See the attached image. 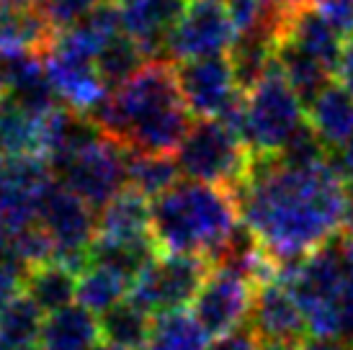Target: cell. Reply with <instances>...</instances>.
I'll return each mask as SVG.
<instances>
[{"label":"cell","mask_w":353,"mask_h":350,"mask_svg":"<svg viewBox=\"0 0 353 350\" xmlns=\"http://www.w3.org/2000/svg\"><path fill=\"white\" fill-rule=\"evenodd\" d=\"M299 350H353L345 338H307Z\"/></svg>","instance_id":"d6a6232c"},{"label":"cell","mask_w":353,"mask_h":350,"mask_svg":"<svg viewBox=\"0 0 353 350\" xmlns=\"http://www.w3.org/2000/svg\"><path fill=\"white\" fill-rule=\"evenodd\" d=\"M157 258V245L152 237L142 240H108L96 237L88 250V265L111 271L114 276L132 283L139 278V273Z\"/></svg>","instance_id":"d6986e66"},{"label":"cell","mask_w":353,"mask_h":350,"mask_svg":"<svg viewBox=\"0 0 353 350\" xmlns=\"http://www.w3.org/2000/svg\"><path fill=\"white\" fill-rule=\"evenodd\" d=\"M90 121L132 152L173 155L191 132L173 59H150L88 114Z\"/></svg>","instance_id":"7a4b0ae2"},{"label":"cell","mask_w":353,"mask_h":350,"mask_svg":"<svg viewBox=\"0 0 353 350\" xmlns=\"http://www.w3.org/2000/svg\"><path fill=\"white\" fill-rule=\"evenodd\" d=\"M152 317L132 299L119 302L101 314V338L117 350H148Z\"/></svg>","instance_id":"603a6c76"},{"label":"cell","mask_w":353,"mask_h":350,"mask_svg":"<svg viewBox=\"0 0 353 350\" xmlns=\"http://www.w3.org/2000/svg\"><path fill=\"white\" fill-rule=\"evenodd\" d=\"M206 350H263L261 348V340H258V335L250 325H243V327H237L235 332H230V335H222L216 342H212Z\"/></svg>","instance_id":"f546056e"},{"label":"cell","mask_w":353,"mask_h":350,"mask_svg":"<svg viewBox=\"0 0 353 350\" xmlns=\"http://www.w3.org/2000/svg\"><path fill=\"white\" fill-rule=\"evenodd\" d=\"M103 0H39V10L57 31H68L85 21Z\"/></svg>","instance_id":"f1b7e54d"},{"label":"cell","mask_w":353,"mask_h":350,"mask_svg":"<svg viewBox=\"0 0 353 350\" xmlns=\"http://www.w3.org/2000/svg\"><path fill=\"white\" fill-rule=\"evenodd\" d=\"M307 121L330 152L341 150L353 136V96L333 80L307 106Z\"/></svg>","instance_id":"ac0fdd59"},{"label":"cell","mask_w":353,"mask_h":350,"mask_svg":"<svg viewBox=\"0 0 353 350\" xmlns=\"http://www.w3.org/2000/svg\"><path fill=\"white\" fill-rule=\"evenodd\" d=\"M255 286L243 276L212 268L194 299V317L212 338H222L250 320Z\"/></svg>","instance_id":"7c38bea8"},{"label":"cell","mask_w":353,"mask_h":350,"mask_svg":"<svg viewBox=\"0 0 353 350\" xmlns=\"http://www.w3.org/2000/svg\"><path fill=\"white\" fill-rule=\"evenodd\" d=\"M248 325L255 330L263 350H299L310 338L302 307L284 281L255 286Z\"/></svg>","instance_id":"8fae6325"},{"label":"cell","mask_w":353,"mask_h":350,"mask_svg":"<svg viewBox=\"0 0 353 350\" xmlns=\"http://www.w3.org/2000/svg\"><path fill=\"white\" fill-rule=\"evenodd\" d=\"M343 229H345V234H353V183L348 185V201H345Z\"/></svg>","instance_id":"d590c367"},{"label":"cell","mask_w":353,"mask_h":350,"mask_svg":"<svg viewBox=\"0 0 353 350\" xmlns=\"http://www.w3.org/2000/svg\"><path fill=\"white\" fill-rule=\"evenodd\" d=\"M181 165L173 155L132 152L127 150V188H134L145 198H157L178 183Z\"/></svg>","instance_id":"d4e9b609"},{"label":"cell","mask_w":353,"mask_h":350,"mask_svg":"<svg viewBox=\"0 0 353 350\" xmlns=\"http://www.w3.org/2000/svg\"><path fill=\"white\" fill-rule=\"evenodd\" d=\"M78 278L80 273L68 268L65 262H44L39 268H31L23 294L37 304L44 314H52L57 309H65L78 299Z\"/></svg>","instance_id":"44dd1931"},{"label":"cell","mask_w":353,"mask_h":350,"mask_svg":"<svg viewBox=\"0 0 353 350\" xmlns=\"http://www.w3.org/2000/svg\"><path fill=\"white\" fill-rule=\"evenodd\" d=\"M335 83L348 90L353 96V34L343 41V49H341V57H338V65L333 70Z\"/></svg>","instance_id":"4dcf8cb0"},{"label":"cell","mask_w":353,"mask_h":350,"mask_svg":"<svg viewBox=\"0 0 353 350\" xmlns=\"http://www.w3.org/2000/svg\"><path fill=\"white\" fill-rule=\"evenodd\" d=\"M93 350H117V348H111V345H106V342H101V345H96Z\"/></svg>","instance_id":"ab89813d"},{"label":"cell","mask_w":353,"mask_h":350,"mask_svg":"<svg viewBox=\"0 0 353 350\" xmlns=\"http://www.w3.org/2000/svg\"><path fill=\"white\" fill-rule=\"evenodd\" d=\"M3 173H6V157H0V185H3Z\"/></svg>","instance_id":"f35d334b"},{"label":"cell","mask_w":353,"mask_h":350,"mask_svg":"<svg viewBox=\"0 0 353 350\" xmlns=\"http://www.w3.org/2000/svg\"><path fill=\"white\" fill-rule=\"evenodd\" d=\"M121 31L129 34L150 59H168V41L186 10L188 0H114Z\"/></svg>","instance_id":"5bb4252c"},{"label":"cell","mask_w":353,"mask_h":350,"mask_svg":"<svg viewBox=\"0 0 353 350\" xmlns=\"http://www.w3.org/2000/svg\"><path fill=\"white\" fill-rule=\"evenodd\" d=\"M52 111V108H50ZM44 116L23 98L0 90V157L44 155Z\"/></svg>","instance_id":"2e32d148"},{"label":"cell","mask_w":353,"mask_h":350,"mask_svg":"<svg viewBox=\"0 0 353 350\" xmlns=\"http://www.w3.org/2000/svg\"><path fill=\"white\" fill-rule=\"evenodd\" d=\"M150 204L134 188H124L99 212V234L108 240H142L152 237Z\"/></svg>","instance_id":"ffe728a7"},{"label":"cell","mask_w":353,"mask_h":350,"mask_svg":"<svg viewBox=\"0 0 353 350\" xmlns=\"http://www.w3.org/2000/svg\"><path fill=\"white\" fill-rule=\"evenodd\" d=\"M232 196L240 219L279 265V281H286L343 227L348 183L330 160L302 167L284 163L281 155H253Z\"/></svg>","instance_id":"6da1fadb"},{"label":"cell","mask_w":353,"mask_h":350,"mask_svg":"<svg viewBox=\"0 0 353 350\" xmlns=\"http://www.w3.org/2000/svg\"><path fill=\"white\" fill-rule=\"evenodd\" d=\"M281 37L292 39L304 52H310L312 57H317L333 72L335 65H338V57H341L343 41L351 34H345L317 3H310L302 8L286 10V23Z\"/></svg>","instance_id":"9a60e30c"},{"label":"cell","mask_w":353,"mask_h":350,"mask_svg":"<svg viewBox=\"0 0 353 350\" xmlns=\"http://www.w3.org/2000/svg\"><path fill=\"white\" fill-rule=\"evenodd\" d=\"M13 6H21V8H31V6H39V0H8Z\"/></svg>","instance_id":"74e56055"},{"label":"cell","mask_w":353,"mask_h":350,"mask_svg":"<svg viewBox=\"0 0 353 350\" xmlns=\"http://www.w3.org/2000/svg\"><path fill=\"white\" fill-rule=\"evenodd\" d=\"M0 350H8V348H6V345H3V340H0Z\"/></svg>","instance_id":"b9f144b4"},{"label":"cell","mask_w":353,"mask_h":350,"mask_svg":"<svg viewBox=\"0 0 353 350\" xmlns=\"http://www.w3.org/2000/svg\"><path fill=\"white\" fill-rule=\"evenodd\" d=\"M44 311L31 302L26 294H16L0 309V340L8 350H21L41 340Z\"/></svg>","instance_id":"484cf974"},{"label":"cell","mask_w":353,"mask_h":350,"mask_svg":"<svg viewBox=\"0 0 353 350\" xmlns=\"http://www.w3.org/2000/svg\"><path fill=\"white\" fill-rule=\"evenodd\" d=\"M44 65L57 98L80 114H90L108 96V88L103 85L96 68V57L90 54L68 49L54 41Z\"/></svg>","instance_id":"4fadbf2b"},{"label":"cell","mask_w":353,"mask_h":350,"mask_svg":"<svg viewBox=\"0 0 353 350\" xmlns=\"http://www.w3.org/2000/svg\"><path fill=\"white\" fill-rule=\"evenodd\" d=\"M307 124V108L279 65L265 72L243 101L240 134L250 155H279Z\"/></svg>","instance_id":"277c9868"},{"label":"cell","mask_w":353,"mask_h":350,"mask_svg":"<svg viewBox=\"0 0 353 350\" xmlns=\"http://www.w3.org/2000/svg\"><path fill=\"white\" fill-rule=\"evenodd\" d=\"M338 245H341V258H343V268L348 276V286H353V234H338Z\"/></svg>","instance_id":"836d02e7"},{"label":"cell","mask_w":353,"mask_h":350,"mask_svg":"<svg viewBox=\"0 0 353 350\" xmlns=\"http://www.w3.org/2000/svg\"><path fill=\"white\" fill-rule=\"evenodd\" d=\"M235 39L237 26L225 0H188L168 41V59L186 62L227 54Z\"/></svg>","instance_id":"30bf717a"},{"label":"cell","mask_w":353,"mask_h":350,"mask_svg":"<svg viewBox=\"0 0 353 350\" xmlns=\"http://www.w3.org/2000/svg\"><path fill=\"white\" fill-rule=\"evenodd\" d=\"M150 229L157 250L168 255H209L240 224V209L230 188L183 181L150 204Z\"/></svg>","instance_id":"3957f363"},{"label":"cell","mask_w":353,"mask_h":350,"mask_svg":"<svg viewBox=\"0 0 353 350\" xmlns=\"http://www.w3.org/2000/svg\"><path fill=\"white\" fill-rule=\"evenodd\" d=\"M286 8H302V6H310V3H317V0H281Z\"/></svg>","instance_id":"8d00e7d4"},{"label":"cell","mask_w":353,"mask_h":350,"mask_svg":"<svg viewBox=\"0 0 353 350\" xmlns=\"http://www.w3.org/2000/svg\"><path fill=\"white\" fill-rule=\"evenodd\" d=\"M181 93L196 119H222L240 132L245 93L237 88L227 54L176 62Z\"/></svg>","instance_id":"9c48e42d"},{"label":"cell","mask_w":353,"mask_h":350,"mask_svg":"<svg viewBox=\"0 0 353 350\" xmlns=\"http://www.w3.org/2000/svg\"><path fill=\"white\" fill-rule=\"evenodd\" d=\"M276 65L284 72V78L292 83V88L296 90V96L302 98L304 108L312 103L317 93L325 85L333 83V72L325 68L317 57H312L310 52H304L302 47H296L292 39L281 37L279 47H276Z\"/></svg>","instance_id":"7402d4cb"},{"label":"cell","mask_w":353,"mask_h":350,"mask_svg":"<svg viewBox=\"0 0 353 350\" xmlns=\"http://www.w3.org/2000/svg\"><path fill=\"white\" fill-rule=\"evenodd\" d=\"M50 165L59 183L88 201L96 212L127 188V147L114 142L101 129L68 152L52 157Z\"/></svg>","instance_id":"5b68a950"},{"label":"cell","mask_w":353,"mask_h":350,"mask_svg":"<svg viewBox=\"0 0 353 350\" xmlns=\"http://www.w3.org/2000/svg\"><path fill=\"white\" fill-rule=\"evenodd\" d=\"M101 342V320L83 304H70L44 320L39 345L44 350H93Z\"/></svg>","instance_id":"e0dca14e"},{"label":"cell","mask_w":353,"mask_h":350,"mask_svg":"<svg viewBox=\"0 0 353 350\" xmlns=\"http://www.w3.org/2000/svg\"><path fill=\"white\" fill-rule=\"evenodd\" d=\"M212 265L204 255H157L139 278L132 283L129 296L148 314L186 309L194 304L199 289L204 286Z\"/></svg>","instance_id":"ba28073f"},{"label":"cell","mask_w":353,"mask_h":350,"mask_svg":"<svg viewBox=\"0 0 353 350\" xmlns=\"http://www.w3.org/2000/svg\"><path fill=\"white\" fill-rule=\"evenodd\" d=\"M250 150L243 134L222 119H196L178 150L181 173L191 181L237 188L250 167Z\"/></svg>","instance_id":"8992f818"},{"label":"cell","mask_w":353,"mask_h":350,"mask_svg":"<svg viewBox=\"0 0 353 350\" xmlns=\"http://www.w3.org/2000/svg\"><path fill=\"white\" fill-rule=\"evenodd\" d=\"M341 311H343V338L353 340V286H348L341 302Z\"/></svg>","instance_id":"e575fe53"},{"label":"cell","mask_w":353,"mask_h":350,"mask_svg":"<svg viewBox=\"0 0 353 350\" xmlns=\"http://www.w3.org/2000/svg\"><path fill=\"white\" fill-rule=\"evenodd\" d=\"M330 163H333V167L341 173V178H343L345 183L351 185L353 183V136L341 147V150H335L333 155H330Z\"/></svg>","instance_id":"1f68e13d"},{"label":"cell","mask_w":353,"mask_h":350,"mask_svg":"<svg viewBox=\"0 0 353 350\" xmlns=\"http://www.w3.org/2000/svg\"><path fill=\"white\" fill-rule=\"evenodd\" d=\"M129 289L132 286L111 271L88 265L78 278V304H83L93 314H103L119 302H124V296H129Z\"/></svg>","instance_id":"83f0119b"},{"label":"cell","mask_w":353,"mask_h":350,"mask_svg":"<svg viewBox=\"0 0 353 350\" xmlns=\"http://www.w3.org/2000/svg\"><path fill=\"white\" fill-rule=\"evenodd\" d=\"M209 332L194 317V311L173 309L152 317L148 350H206Z\"/></svg>","instance_id":"cb8c5ba5"},{"label":"cell","mask_w":353,"mask_h":350,"mask_svg":"<svg viewBox=\"0 0 353 350\" xmlns=\"http://www.w3.org/2000/svg\"><path fill=\"white\" fill-rule=\"evenodd\" d=\"M21 350H44L41 345H29V348H21Z\"/></svg>","instance_id":"60d3db41"},{"label":"cell","mask_w":353,"mask_h":350,"mask_svg":"<svg viewBox=\"0 0 353 350\" xmlns=\"http://www.w3.org/2000/svg\"><path fill=\"white\" fill-rule=\"evenodd\" d=\"M150 62L148 52L139 47L137 41L132 39L129 34L119 31L117 37L103 44V49L96 57V68H99V75L103 80V85L108 90L119 88L121 83H127L139 68H145Z\"/></svg>","instance_id":"4316f807"},{"label":"cell","mask_w":353,"mask_h":350,"mask_svg":"<svg viewBox=\"0 0 353 350\" xmlns=\"http://www.w3.org/2000/svg\"><path fill=\"white\" fill-rule=\"evenodd\" d=\"M37 222L54 243V260L78 273L88 268V250L99 234V214L88 201L54 181L41 196Z\"/></svg>","instance_id":"52a82bcc"}]
</instances>
